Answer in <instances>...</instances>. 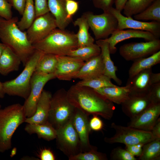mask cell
Wrapping results in <instances>:
<instances>
[{
	"instance_id": "6da1fadb",
	"label": "cell",
	"mask_w": 160,
	"mask_h": 160,
	"mask_svg": "<svg viewBox=\"0 0 160 160\" xmlns=\"http://www.w3.org/2000/svg\"><path fill=\"white\" fill-rule=\"evenodd\" d=\"M70 103L87 116H100L106 119L112 117L115 106L113 103L95 90L79 85H72L67 91Z\"/></svg>"
},
{
	"instance_id": "7a4b0ae2",
	"label": "cell",
	"mask_w": 160,
	"mask_h": 160,
	"mask_svg": "<svg viewBox=\"0 0 160 160\" xmlns=\"http://www.w3.org/2000/svg\"><path fill=\"white\" fill-rule=\"evenodd\" d=\"M18 20L17 17L9 20L0 17V39L2 43L18 56L25 66L35 49L28 40L26 31L17 26Z\"/></svg>"
},
{
	"instance_id": "3957f363",
	"label": "cell",
	"mask_w": 160,
	"mask_h": 160,
	"mask_svg": "<svg viewBox=\"0 0 160 160\" xmlns=\"http://www.w3.org/2000/svg\"><path fill=\"white\" fill-rule=\"evenodd\" d=\"M33 45L35 50L43 53L67 55L71 50L78 48V42L76 34L58 28Z\"/></svg>"
},
{
	"instance_id": "277c9868",
	"label": "cell",
	"mask_w": 160,
	"mask_h": 160,
	"mask_svg": "<svg viewBox=\"0 0 160 160\" xmlns=\"http://www.w3.org/2000/svg\"><path fill=\"white\" fill-rule=\"evenodd\" d=\"M23 106L19 103L0 109V152L12 148V138L15 132L26 118Z\"/></svg>"
},
{
	"instance_id": "5b68a950",
	"label": "cell",
	"mask_w": 160,
	"mask_h": 160,
	"mask_svg": "<svg viewBox=\"0 0 160 160\" xmlns=\"http://www.w3.org/2000/svg\"><path fill=\"white\" fill-rule=\"evenodd\" d=\"M35 50L21 73L15 79L2 82L5 94L17 96L26 99L30 94L31 80L37 63L42 54Z\"/></svg>"
},
{
	"instance_id": "8992f818",
	"label": "cell",
	"mask_w": 160,
	"mask_h": 160,
	"mask_svg": "<svg viewBox=\"0 0 160 160\" xmlns=\"http://www.w3.org/2000/svg\"><path fill=\"white\" fill-rule=\"evenodd\" d=\"M76 109L68 100L67 91L60 89L52 96L48 121L58 129L71 120Z\"/></svg>"
},
{
	"instance_id": "52a82bcc",
	"label": "cell",
	"mask_w": 160,
	"mask_h": 160,
	"mask_svg": "<svg viewBox=\"0 0 160 160\" xmlns=\"http://www.w3.org/2000/svg\"><path fill=\"white\" fill-rule=\"evenodd\" d=\"M111 127L115 130V135L111 137H105L104 139L106 143L109 144L120 143L125 145H144L155 139L151 131L123 126L114 123L111 124Z\"/></svg>"
},
{
	"instance_id": "ba28073f",
	"label": "cell",
	"mask_w": 160,
	"mask_h": 160,
	"mask_svg": "<svg viewBox=\"0 0 160 160\" xmlns=\"http://www.w3.org/2000/svg\"><path fill=\"white\" fill-rule=\"evenodd\" d=\"M83 14L97 40L108 38L118 29L117 19L109 11L100 15L94 14L90 11L86 12Z\"/></svg>"
},
{
	"instance_id": "9c48e42d",
	"label": "cell",
	"mask_w": 160,
	"mask_h": 160,
	"mask_svg": "<svg viewBox=\"0 0 160 160\" xmlns=\"http://www.w3.org/2000/svg\"><path fill=\"white\" fill-rule=\"evenodd\" d=\"M56 130L57 147L68 158L81 152L79 138L73 126L72 119Z\"/></svg>"
},
{
	"instance_id": "30bf717a",
	"label": "cell",
	"mask_w": 160,
	"mask_h": 160,
	"mask_svg": "<svg viewBox=\"0 0 160 160\" xmlns=\"http://www.w3.org/2000/svg\"><path fill=\"white\" fill-rule=\"evenodd\" d=\"M55 78V73H34L31 80L30 94L23 105L26 118L30 117L34 114L38 102L46 84Z\"/></svg>"
},
{
	"instance_id": "8fae6325",
	"label": "cell",
	"mask_w": 160,
	"mask_h": 160,
	"mask_svg": "<svg viewBox=\"0 0 160 160\" xmlns=\"http://www.w3.org/2000/svg\"><path fill=\"white\" fill-rule=\"evenodd\" d=\"M159 39L145 42H131L123 44L119 49L121 56L127 61H134L149 56L160 51Z\"/></svg>"
},
{
	"instance_id": "7c38bea8",
	"label": "cell",
	"mask_w": 160,
	"mask_h": 160,
	"mask_svg": "<svg viewBox=\"0 0 160 160\" xmlns=\"http://www.w3.org/2000/svg\"><path fill=\"white\" fill-rule=\"evenodd\" d=\"M57 28L56 20L49 12L35 18L27 29V37L32 44L42 40Z\"/></svg>"
},
{
	"instance_id": "4fadbf2b",
	"label": "cell",
	"mask_w": 160,
	"mask_h": 160,
	"mask_svg": "<svg viewBox=\"0 0 160 160\" xmlns=\"http://www.w3.org/2000/svg\"><path fill=\"white\" fill-rule=\"evenodd\" d=\"M109 11L117 19L118 29H131L145 31L152 33L158 39L160 37V22L155 21L146 22L136 20L132 17L123 15L121 12L113 7Z\"/></svg>"
},
{
	"instance_id": "5bb4252c",
	"label": "cell",
	"mask_w": 160,
	"mask_h": 160,
	"mask_svg": "<svg viewBox=\"0 0 160 160\" xmlns=\"http://www.w3.org/2000/svg\"><path fill=\"white\" fill-rule=\"evenodd\" d=\"M57 64L55 73L56 78L61 80L70 81L75 78L84 62L68 55H56Z\"/></svg>"
},
{
	"instance_id": "9a60e30c",
	"label": "cell",
	"mask_w": 160,
	"mask_h": 160,
	"mask_svg": "<svg viewBox=\"0 0 160 160\" xmlns=\"http://www.w3.org/2000/svg\"><path fill=\"white\" fill-rule=\"evenodd\" d=\"M160 115V103H152L142 113L130 119L127 126L151 132Z\"/></svg>"
},
{
	"instance_id": "2e32d148",
	"label": "cell",
	"mask_w": 160,
	"mask_h": 160,
	"mask_svg": "<svg viewBox=\"0 0 160 160\" xmlns=\"http://www.w3.org/2000/svg\"><path fill=\"white\" fill-rule=\"evenodd\" d=\"M88 116L80 110L76 108L72 118V122L79 136L81 152L97 149L90 143L89 135L91 130L89 125Z\"/></svg>"
},
{
	"instance_id": "e0dca14e",
	"label": "cell",
	"mask_w": 160,
	"mask_h": 160,
	"mask_svg": "<svg viewBox=\"0 0 160 160\" xmlns=\"http://www.w3.org/2000/svg\"><path fill=\"white\" fill-rule=\"evenodd\" d=\"M133 38H142L146 41L159 39L152 33L147 31L131 29L126 30L117 29L112 33L110 37L105 39L108 43L111 54H114L116 52L117 48L116 46L118 43Z\"/></svg>"
},
{
	"instance_id": "ac0fdd59",
	"label": "cell",
	"mask_w": 160,
	"mask_h": 160,
	"mask_svg": "<svg viewBox=\"0 0 160 160\" xmlns=\"http://www.w3.org/2000/svg\"><path fill=\"white\" fill-rule=\"evenodd\" d=\"M153 73L151 68L142 71L133 77L129 78L126 85L129 87L130 95L147 94L153 84L151 78Z\"/></svg>"
},
{
	"instance_id": "d6986e66",
	"label": "cell",
	"mask_w": 160,
	"mask_h": 160,
	"mask_svg": "<svg viewBox=\"0 0 160 160\" xmlns=\"http://www.w3.org/2000/svg\"><path fill=\"white\" fill-rule=\"evenodd\" d=\"M152 103L147 94L130 95L129 97L121 105L123 113L131 119L142 113Z\"/></svg>"
},
{
	"instance_id": "ffe728a7",
	"label": "cell",
	"mask_w": 160,
	"mask_h": 160,
	"mask_svg": "<svg viewBox=\"0 0 160 160\" xmlns=\"http://www.w3.org/2000/svg\"><path fill=\"white\" fill-rule=\"evenodd\" d=\"M52 96L49 91L43 90L38 102L34 114L30 117L27 118L25 122L41 124L48 121L50 102Z\"/></svg>"
},
{
	"instance_id": "44dd1931",
	"label": "cell",
	"mask_w": 160,
	"mask_h": 160,
	"mask_svg": "<svg viewBox=\"0 0 160 160\" xmlns=\"http://www.w3.org/2000/svg\"><path fill=\"white\" fill-rule=\"evenodd\" d=\"M104 66L101 54L84 62L75 78L81 80L104 74Z\"/></svg>"
},
{
	"instance_id": "7402d4cb",
	"label": "cell",
	"mask_w": 160,
	"mask_h": 160,
	"mask_svg": "<svg viewBox=\"0 0 160 160\" xmlns=\"http://www.w3.org/2000/svg\"><path fill=\"white\" fill-rule=\"evenodd\" d=\"M96 44L101 49L100 54L104 66V74L113 79L117 84L121 85L122 81L117 77L116 73L117 68L111 57L108 42L105 39L97 40Z\"/></svg>"
},
{
	"instance_id": "603a6c76",
	"label": "cell",
	"mask_w": 160,
	"mask_h": 160,
	"mask_svg": "<svg viewBox=\"0 0 160 160\" xmlns=\"http://www.w3.org/2000/svg\"><path fill=\"white\" fill-rule=\"evenodd\" d=\"M21 60L10 48L6 46L0 57V73L6 76L18 70Z\"/></svg>"
},
{
	"instance_id": "cb8c5ba5",
	"label": "cell",
	"mask_w": 160,
	"mask_h": 160,
	"mask_svg": "<svg viewBox=\"0 0 160 160\" xmlns=\"http://www.w3.org/2000/svg\"><path fill=\"white\" fill-rule=\"evenodd\" d=\"M49 12L55 17L57 28L65 30L71 20L67 17L65 0H47Z\"/></svg>"
},
{
	"instance_id": "d4e9b609",
	"label": "cell",
	"mask_w": 160,
	"mask_h": 160,
	"mask_svg": "<svg viewBox=\"0 0 160 160\" xmlns=\"http://www.w3.org/2000/svg\"><path fill=\"white\" fill-rule=\"evenodd\" d=\"M95 90L113 103L119 105L125 101L130 95L129 87L127 85L105 87Z\"/></svg>"
},
{
	"instance_id": "484cf974",
	"label": "cell",
	"mask_w": 160,
	"mask_h": 160,
	"mask_svg": "<svg viewBox=\"0 0 160 160\" xmlns=\"http://www.w3.org/2000/svg\"><path fill=\"white\" fill-rule=\"evenodd\" d=\"M24 129L29 134H36L39 138L48 141L55 139L56 137V129L48 121L41 124L27 123Z\"/></svg>"
},
{
	"instance_id": "4316f807",
	"label": "cell",
	"mask_w": 160,
	"mask_h": 160,
	"mask_svg": "<svg viewBox=\"0 0 160 160\" xmlns=\"http://www.w3.org/2000/svg\"><path fill=\"white\" fill-rule=\"evenodd\" d=\"M128 71L129 78H130L143 70L152 68L160 63V51L145 57L136 60Z\"/></svg>"
},
{
	"instance_id": "83f0119b",
	"label": "cell",
	"mask_w": 160,
	"mask_h": 160,
	"mask_svg": "<svg viewBox=\"0 0 160 160\" xmlns=\"http://www.w3.org/2000/svg\"><path fill=\"white\" fill-rule=\"evenodd\" d=\"M73 24L79 28V30L76 34L78 47L94 43V39L89 33V27L86 18L83 14L74 21Z\"/></svg>"
},
{
	"instance_id": "f1b7e54d",
	"label": "cell",
	"mask_w": 160,
	"mask_h": 160,
	"mask_svg": "<svg viewBox=\"0 0 160 160\" xmlns=\"http://www.w3.org/2000/svg\"><path fill=\"white\" fill-rule=\"evenodd\" d=\"M57 64L56 55L43 53L37 63L35 72L45 74L55 73Z\"/></svg>"
},
{
	"instance_id": "f546056e",
	"label": "cell",
	"mask_w": 160,
	"mask_h": 160,
	"mask_svg": "<svg viewBox=\"0 0 160 160\" xmlns=\"http://www.w3.org/2000/svg\"><path fill=\"white\" fill-rule=\"evenodd\" d=\"M101 53L100 47L96 44L83 46L71 50L67 55L85 62Z\"/></svg>"
},
{
	"instance_id": "4dcf8cb0",
	"label": "cell",
	"mask_w": 160,
	"mask_h": 160,
	"mask_svg": "<svg viewBox=\"0 0 160 160\" xmlns=\"http://www.w3.org/2000/svg\"><path fill=\"white\" fill-rule=\"evenodd\" d=\"M36 18V11L33 0H26L24 10L20 20L17 22L19 28L24 31L31 25Z\"/></svg>"
},
{
	"instance_id": "1f68e13d",
	"label": "cell",
	"mask_w": 160,
	"mask_h": 160,
	"mask_svg": "<svg viewBox=\"0 0 160 160\" xmlns=\"http://www.w3.org/2000/svg\"><path fill=\"white\" fill-rule=\"evenodd\" d=\"M133 16L134 19L140 21L152 20L160 22V0H155L144 10Z\"/></svg>"
},
{
	"instance_id": "d6a6232c",
	"label": "cell",
	"mask_w": 160,
	"mask_h": 160,
	"mask_svg": "<svg viewBox=\"0 0 160 160\" xmlns=\"http://www.w3.org/2000/svg\"><path fill=\"white\" fill-rule=\"evenodd\" d=\"M160 159V139H155L144 144L139 160H159Z\"/></svg>"
},
{
	"instance_id": "836d02e7",
	"label": "cell",
	"mask_w": 160,
	"mask_h": 160,
	"mask_svg": "<svg viewBox=\"0 0 160 160\" xmlns=\"http://www.w3.org/2000/svg\"><path fill=\"white\" fill-rule=\"evenodd\" d=\"M155 0H128L123 9L125 16L132 17L144 10Z\"/></svg>"
},
{
	"instance_id": "e575fe53",
	"label": "cell",
	"mask_w": 160,
	"mask_h": 160,
	"mask_svg": "<svg viewBox=\"0 0 160 160\" xmlns=\"http://www.w3.org/2000/svg\"><path fill=\"white\" fill-rule=\"evenodd\" d=\"M111 80L106 76L102 74L89 79L81 80L76 84L96 90L105 87L116 86L112 83Z\"/></svg>"
},
{
	"instance_id": "d590c367",
	"label": "cell",
	"mask_w": 160,
	"mask_h": 160,
	"mask_svg": "<svg viewBox=\"0 0 160 160\" xmlns=\"http://www.w3.org/2000/svg\"><path fill=\"white\" fill-rule=\"evenodd\" d=\"M69 160H107L106 154L97 151V149L81 152L68 158Z\"/></svg>"
},
{
	"instance_id": "8d00e7d4",
	"label": "cell",
	"mask_w": 160,
	"mask_h": 160,
	"mask_svg": "<svg viewBox=\"0 0 160 160\" xmlns=\"http://www.w3.org/2000/svg\"><path fill=\"white\" fill-rule=\"evenodd\" d=\"M111 159L114 160H136L135 156L126 149L118 147L113 149L110 155Z\"/></svg>"
},
{
	"instance_id": "74e56055",
	"label": "cell",
	"mask_w": 160,
	"mask_h": 160,
	"mask_svg": "<svg viewBox=\"0 0 160 160\" xmlns=\"http://www.w3.org/2000/svg\"><path fill=\"white\" fill-rule=\"evenodd\" d=\"M12 7L7 0H0V17L6 20L12 18Z\"/></svg>"
},
{
	"instance_id": "f35d334b",
	"label": "cell",
	"mask_w": 160,
	"mask_h": 160,
	"mask_svg": "<svg viewBox=\"0 0 160 160\" xmlns=\"http://www.w3.org/2000/svg\"><path fill=\"white\" fill-rule=\"evenodd\" d=\"M148 94L152 103H160V82L153 84Z\"/></svg>"
},
{
	"instance_id": "ab89813d",
	"label": "cell",
	"mask_w": 160,
	"mask_h": 160,
	"mask_svg": "<svg viewBox=\"0 0 160 160\" xmlns=\"http://www.w3.org/2000/svg\"><path fill=\"white\" fill-rule=\"evenodd\" d=\"M36 18L49 12L47 0H34Z\"/></svg>"
},
{
	"instance_id": "60d3db41",
	"label": "cell",
	"mask_w": 160,
	"mask_h": 160,
	"mask_svg": "<svg viewBox=\"0 0 160 160\" xmlns=\"http://www.w3.org/2000/svg\"><path fill=\"white\" fill-rule=\"evenodd\" d=\"M67 18L72 20L73 15L78 11L79 4L78 2L74 0H65Z\"/></svg>"
},
{
	"instance_id": "b9f144b4",
	"label": "cell",
	"mask_w": 160,
	"mask_h": 160,
	"mask_svg": "<svg viewBox=\"0 0 160 160\" xmlns=\"http://www.w3.org/2000/svg\"><path fill=\"white\" fill-rule=\"evenodd\" d=\"M96 8L102 10L103 12H108L112 7L115 0H92Z\"/></svg>"
},
{
	"instance_id": "7bdbcfd3",
	"label": "cell",
	"mask_w": 160,
	"mask_h": 160,
	"mask_svg": "<svg viewBox=\"0 0 160 160\" xmlns=\"http://www.w3.org/2000/svg\"><path fill=\"white\" fill-rule=\"evenodd\" d=\"M89 125L91 130L97 131L102 129L103 124L98 116L93 115L89 121Z\"/></svg>"
},
{
	"instance_id": "ee69618b",
	"label": "cell",
	"mask_w": 160,
	"mask_h": 160,
	"mask_svg": "<svg viewBox=\"0 0 160 160\" xmlns=\"http://www.w3.org/2000/svg\"><path fill=\"white\" fill-rule=\"evenodd\" d=\"M143 145L142 144L125 145V149L134 156L139 157L141 154Z\"/></svg>"
},
{
	"instance_id": "f6af8a7d",
	"label": "cell",
	"mask_w": 160,
	"mask_h": 160,
	"mask_svg": "<svg viewBox=\"0 0 160 160\" xmlns=\"http://www.w3.org/2000/svg\"><path fill=\"white\" fill-rule=\"evenodd\" d=\"M39 158L41 160H55V157L52 152L49 149L44 148L40 152Z\"/></svg>"
},
{
	"instance_id": "bcb514c9",
	"label": "cell",
	"mask_w": 160,
	"mask_h": 160,
	"mask_svg": "<svg viewBox=\"0 0 160 160\" xmlns=\"http://www.w3.org/2000/svg\"><path fill=\"white\" fill-rule=\"evenodd\" d=\"M26 0H11V4L14 8L22 15L25 8Z\"/></svg>"
},
{
	"instance_id": "7dc6e473",
	"label": "cell",
	"mask_w": 160,
	"mask_h": 160,
	"mask_svg": "<svg viewBox=\"0 0 160 160\" xmlns=\"http://www.w3.org/2000/svg\"><path fill=\"white\" fill-rule=\"evenodd\" d=\"M151 132L155 139H160V119L159 118Z\"/></svg>"
},
{
	"instance_id": "c3c4849f",
	"label": "cell",
	"mask_w": 160,
	"mask_h": 160,
	"mask_svg": "<svg viewBox=\"0 0 160 160\" xmlns=\"http://www.w3.org/2000/svg\"><path fill=\"white\" fill-rule=\"evenodd\" d=\"M128 0H115V8L121 12L123 10L124 5Z\"/></svg>"
},
{
	"instance_id": "681fc988",
	"label": "cell",
	"mask_w": 160,
	"mask_h": 160,
	"mask_svg": "<svg viewBox=\"0 0 160 160\" xmlns=\"http://www.w3.org/2000/svg\"><path fill=\"white\" fill-rule=\"evenodd\" d=\"M151 78L153 84L160 82V73H153L151 75Z\"/></svg>"
},
{
	"instance_id": "f907efd6",
	"label": "cell",
	"mask_w": 160,
	"mask_h": 160,
	"mask_svg": "<svg viewBox=\"0 0 160 160\" xmlns=\"http://www.w3.org/2000/svg\"><path fill=\"white\" fill-rule=\"evenodd\" d=\"M5 94L3 90L2 82L0 81V98H3Z\"/></svg>"
},
{
	"instance_id": "816d5d0a",
	"label": "cell",
	"mask_w": 160,
	"mask_h": 160,
	"mask_svg": "<svg viewBox=\"0 0 160 160\" xmlns=\"http://www.w3.org/2000/svg\"><path fill=\"white\" fill-rule=\"evenodd\" d=\"M5 46L4 44L0 42V57Z\"/></svg>"
},
{
	"instance_id": "f5cc1de1",
	"label": "cell",
	"mask_w": 160,
	"mask_h": 160,
	"mask_svg": "<svg viewBox=\"0 0 160 160\" xmlns=\"http://www.w3.org/2000/svg\"><path fill=\"white\" fill-rule=\"evenodd\" d=\"M7 1L10 3L11 4V0H7Z\"/></svg>"
},
{
	"instance_id": "db71d44e",
	"label": "cell",
	"mask_w": 160,
	"mask_h": 160,
	"mask_svg": "<svg viewBox=\"0 0 160 160\" xmlns=\"http://www.w3.org/2000/svg\"><path fill=\"white\" fill-rule=\"evenodd\" d=\"M1 108V105H0V109Z\"/></svg>"
}]
</instances>
